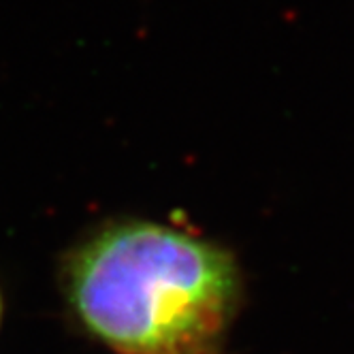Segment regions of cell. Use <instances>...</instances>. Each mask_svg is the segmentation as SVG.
Wrapping results in <instances>:
<instances>
[{"label": "cell", "mask_w": 354, "mask_h": 354, "mask_svg": "<svg viewBox=\"0 0 354 354\" xmlns=\"http://www.w3.org/2000/svg\"><path fill=\"white\" fill-rule=\"evenodd\" d=\"M0 316H3V299H0Z\"/></svg>", "instance_id": "cell-2"}, {"label": "cell", "mask_w": 354, "mask_h": 354, "mask_svg": "<svg viewBox=\"0 0 354 354\" xmlns=\"http://www.w3.org/2000/svg\"><path fill=\"white\" fill-rule=\"evenodd\" d=\"M64 290L82 324L118 354H218L241 277L220 245L154 222H122L68 257Z\"/></svg>", "instance_id": "cell-1"}]
</instances>
